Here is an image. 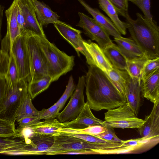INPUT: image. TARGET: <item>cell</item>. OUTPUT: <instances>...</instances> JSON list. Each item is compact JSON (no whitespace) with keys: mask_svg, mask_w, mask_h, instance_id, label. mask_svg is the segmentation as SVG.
Instances as JSON below:
<instances>
[{"mask_svg":"<svg viewBox=\"0 0 159 159\" xmlns=\"http://www.w3.org/2000/svg\"><path fill=\"white\" fill-rule=\"evenodd\" d=\"M85 79L86 102L91 109L108 110L126 103V97L97 67L89 66Z\"/></svg>","mask_w":159,"mask_h":159,"instance_id":"1","label":"cell"},{"mask_svg":"<svg viewBox=\"0 0 159 159\" xmlns=\"http://www.w3.org/2000/svg\"><path fill=\"white\" fill-rule=\"evenodd\" d=\"M134 20L127 14L125 17L126 28L131 38L148 59L159 57V28L147 21L137 13Z\"/></svg>","mask_w":159,"mask_h":159,"instance_id":"2","label":"cell"},{"mask_svg":"<svg viewBox=\"0 0 159 159\" xmlns=\"http://www.w3.org/2000/svg\"><path fill=\"white\" fill-rule=\"evenodd\" d=\"M36 35L46 58L48 75L52 82L56 81L73 69L74 57L68 55L59 50L46 36Z\"/></svg>","mask_w":159,"mask_h":159,"instance_id":"3","label":"cell"},{"mask_svg":"<svg viewBox=\"0 0 159 159\" xmlns=\"http://www.w3.org/2000/svg\"><path fill=\"white\" fill-rule=\"evenodd\" d=\"M54 138L53 143L47 152L46 155L63 154L71 151L102 150L110 148L112 146L111 143H91L63 134H57L54 135Z\"/></svg>","mask_w":159,"mask_h":159,"instance_id":"4","label":"cell"},{"mask_svg":"<svg viewBox=\"0 0 159 159\" xmlns=\"http://www.w3.org/2000/svg\"><path fill=\"white\" fill-rule=\"evenodd\" d=\"M104 115L105 120L102 125L106 127L138 129L144 122L143 120L137 117L127 103L107 110Z\"/></svg>","mask_w":159,"mask_h":159,"instance_id":"5","label":"cell"},{"mask_svg":"<svg viewBox=\"0 0 159 159\" xmlns=\"http://www.w3.org/2000/svg\"><path fill=\"white\" fill-rule=\"evenodd\" d=\"M28 83L20 80L15 86L7 88L3 103L0 108V118L15 124L17 112L26 93Z\"/></svg>","mask_w":159,"mask_h":159,"instance_id":"6","label":"cell"},{"mask_svg":"<svg viewBox=\"0 0 159 159\" xmlns=\"http://www.w3.org/2000/svg\"><path fill=\"white\" fill-rule=\"evenodd\" d=\"M24 32L31 63V81L48 75L46 58L36 35L27 30Z\"/></svg>","mask_w":159,"mask_h":159,"instance_id":"7","label":"cell"},{"mask_svg":"<svg viewBox=\"0 0 159 159\" xmlns=\"http://www.w3.org/2000/svg\"><path fill=\"white\" fill-rule=\"evenodd\" d=\"M12 55L16 61L20 80H23L28 84L32 80V75L30 59L24 31L17 37L13 43Z\"/></svg>","mask_w":159,"mask_h":159,"instance_id":"8","label":"cell"},{"mask_svg":"<svg viewBox=\"0 0 159 159\" xmlns=\"http://www.w3.org/2000/svg\"><path fill=\"white\" fill-rule=\"evenodd\" d=\"M85 86V76L79 77L69 102L63 110L59 112L57 117L60 122L64 123L72 120L80 113L85 103L84 94Z\"/></svg>","mask_w":159,"mask_h":159,"instance_id":"9","label":"cell"},{"mask_svg":"<svg viewBox=\"0 0 159 159\" xmlns=\"http://www.w3.org/2000/svg\"><path fill=\"white\" fill-rule=\"evenodd\" d=\"M78 13L80 20L76 25L82 28L85 34L103 50L113 43L107 31L93 18L82 12Z\"/></svg>","mask_w":159,"mask_h":159,"instance_id":"10","label":"cell"},{"mask_svg":"<svg viewBox=\"0 0 159 159\" xmlns=\"http://www.w3.org/2000/svg\"><path fill=\"white\" fill-rule=\"evenodd\" d=\"M17 2L13 0L10 7L5 11L7 22V29L6 35L2 40L1 49L12 55V49L13 43L20 34L16 19Z\"/></svg>","mask_w":159,"mask_h":159,"instance_id":"11","label":"cell"},{"mask_svg":"<svg viewBox=\"0 0 159 159\" xmlns=\"http://www.w3.org/2000/svg\"><path fill=\"white\" fill-rule=\"evenodd\" d=\"M54 26L60 34L74 48L78 56L80 52L85 57L87 63L90 61V56L83 44L84 40L81 36V31L75 29L65 22L61 21L53 23Z\"/></svg>","mask_w":159,"mask_h":159,"instance_id":"12","label":"cell"},{"mask_svg":"<svg viewBox=\"0 0 159 159\" xmlns=\"http://www.w3.org/2000/svg\"><path fill=\"white\" fill-rule=\"evenodd\" d=\"M159 142V136L123 140L122 145L115 149V153H133L143 152L154 147Z\"/></svg>","mask_w":159,"mask_h":159,"instance_id":"13","label":"cell"},{"mask_svg":"<svg viewBox=\"0 0 159 159\" xmlns=\"http://www.w3.org/2000/svg\"><path fill=\"white\" fill-rule=\"evenodd\" d=\"M16 0L25 19L26 30H29L40 36H46L43 27L37 20L32 0Z\"/></svg>","mask_w":159,"mask_h":159,"instance_id":"14","label":"cell"},{"mask_svg":"<svg viewBox=\"0 0 159 159\" xmlns=\"http://www.w3.org/2000/svg\"><path fill=\"white\" fill-rule=\"evenodd\" d=\"M28 144L25 138L19 134L0 136V153L26 155Z\"/></svg>","mask_w":159,"mask_h":159,"instance_id":"15","label":"cell"},{"mask_svg":"<svg viewBox=\"0 0 159 159\" xmlns=\"http://www.w3.org/2000/svg\"><path fill=\"white\" fill-rule=\"evenodd\" d=\"M29 144L26 155H46L47 152L52 146L54 135H44L33 133L28 138Z\"/></svg>","mask_w":159,"mask_h":159,"instance_id":"16","label":"cell"},{"mask_svg":"<svg viewBox=\"0 0 159 159\" xmlns=\"http://www.w3.org/2000/svg\"><path fill=\"white\" fill-rule=\"evenodd\" d=\"M83 44L85 49L90 56L93 66L99 68L107 74L113 67L99 45L90 40H84Z\"/></svg>","mask_w":159,"mask_h":159,"instance_id":"17","label":"cell"},{"mask_svg":"<svg viewBox=\"0 0 159 159\" xmlns=\"http://www.w3.org/2000/svg\"><path fill=\"white\" fill-rule=\"evenodd\" d=\"M138 129L141 137L159 136V100L154 104L151 113L145 116L143 124Z\"/></svg>","mask_w":159,"mask_h":159,"instance_id":"18","label":"cell"},{"mask_svg":"<svg viewBox=\"0 0 159 159\" xmlns=\"http://www.w3.org/2000/svg\"><path fill=\"white\" fill-rule=\"evenodd\" d=\"M103 122L93 115L86 102L80 113L74 120L63 123L65 128L81 129L93 125H102Z\"/></svg>","mask_w":159,"mask_h":159,"instance_id":"19","label":"cell"},{"mask_svg":"<svg viewBox=\"0 0 159 159\" xmlns=\"http://www.w3.org/2000/svg\"><path fill=\"white\" fill-rule=\"evenodd\" d=\"M141 82L129 76L125 88L126 103L137 116L140 107Z\"/></svg>","mask_w":159,"mask_h":159,"instance_id":"20","label":"cell"},{"mask_svg":"<svg viewBox=\"0 0 159 159\" xmlns=\"http://www.w3.org/2000/svg\"><path fill=\"white\" fill-rule=\"evenodd\" d=\"M93 17V18L114 37L121 36V34L110 19L102 13L98 9L93 8L84 0H77Z\"/></svg>","mask_w":159,"mask_h":159,"instance_id":"21","label":"cell"},{"mask_svg":"<svg viewBox=\"0 0 159 159\" xmlns=\"http://www.w3.org/2000/svg\"><path fill=\"white\" fill-rule=\"evenodd\" d=\"M141 93L153 104L159 100V70L141 82Z\"/></svg>","mask_w":159,"mask_h":159,"instance_id":"22","label":"cell"},{"mask_svg":"<svg viewBox=\"0 0 159 159\" xmlns=\"http://www.w3.org/2000/svg\"><path fill=\"white\" fill-rule=\"evenodd\" d=\"M33 4L37 20L40 25L46 26L49 24L59 22V16L43 2L31 0Z\"/></svg>","mask_w":159,"mask_h":159,"instance_id":"23","label":"cell"},{"mask_svg":"<svg viewBox=\"0 0 159 159\" xmlns=\"http://www.w3.org/2000/svg\"><path fill=\"white\" fill-rule=\"evenodd\" d=\"M114 39L120 51L127 59L143 55V52L132 39L124 37L121 35L114 37Z\"/></svg>","mask_w":159,"mask_h":159,"instance_id":"24","label":"cell"},{"mask_svg":"<svg viewBox=\"0 0 159 159\" xmlns=\"http://www.w3.org/2000/svg\"><path fill=\"white\" fill-rule=\"evenodd\" d=\"M32 133L44 135H54L61 129L65 128L63 123L55 118L39 121L29 127Z\"/></svg>","mask_w":159,"mask_h":159,"instance_id":"25","label":"cell"},{"mask_svg":"<svg viewBox=\"0 0 159 159\" xmlns=\"http://www.w3.org/2000/svg\"><path fill=\"white\" fill-rule=\"evenodd\" d=\"M103 52L113 67L125 70L127 59L123 54L117 45L113 43L106 47Z\"/></svg>","mask_w":159,"mask_h":159,"instance_id":"26","label":"cell"},{"mask_svg":"<svg viewBox=\"0 0 159 159\" xmlns=\"http://www.w3.org/2000/svg\"><path fill=\"white\" fill-rule=\"evenodd\" d=\"M98 1L100 9L108 16L121 34L125 35L127 30L126 22L119 19L118 14L113 5L109 0Z\"/></svg>","mask_w":159,"mask_h":159,"instance_id":"27","label":"cell"},{"mask_svg":"<svg viewBox=\"0 0 159 159\" xmlns=\"http://www.w3.org/2000/svg\"><path fill=\"white\" fill-rule=\"evenodd\" d=\"M107 75L120 91L126 97V86L129 77L126 71L113 67Z\"/></svg>","mask_w":159,"mask_h":159,"instance_id":"28","label":"cell"},{"mask_svg":"<svg viewBox=\"0 0 159 159\" xmlns=\"http://www.w3.org/2000/svg\"><path fill=\"white\" fill-rule=\"evenodd\" d=\"M148 59L146 55L144 54L141 57L127 59L125 70L130 77L141 80L142 70L145 62Z\"/></svg>","mask_w":159,"mask_h":159,"instance_id":"29","label":"cell"},{"mask_svg":"<svg viewBox=\"0 0 159 159\" xmlns=\"http://www.w3.org/2000/svg\"><path fill=\"white\" fill-rule=\"evenodd\" d=\"M52 82V79L49 75L30 82L28 84L27 90L32 99L47 89Z\"/></svg>","mask_w":159,"mask_h":159,"instance_id":"30","label":"cell"},{"mask_svg":"<svg viewBox=\"0 0 159 159\" xmlns=\"http://www.w3.org/2000/svg\"><path fill=\"white\" fill-rule=\"evenodd\" d=\"M32 100L28 92L17 112L16 118L17 121L24 117L39 115V111L34 106Z\"/></svg>","mask_w":159,"mask_h":159,"instance_id":"31","label":"cell"},{"mask_svg":"<svg viewBox=\"0 0 159 159\" xmlns=\"http://www.w3.org/2000/svg\"><path fill=\"white\" fill-rule=\"evenodd\" d=\"M4 77L8 86L10 87L15 86L20 80L16 61L12 55L10 57L8 69Z\"/></svg>","mask_w":159,"mask_h":159,"instance_id":"32","label":"cell"},{"mask_svg":"<svg viewBox=\"0 0 159 159\" xmlns=\"http://www.w3.org/2000/svg\"><path fill=\"white\" fill-rule=\"evenodd\" d=\"M159 70V57L148 59L145 62L142 70L141 80L143 81Z\"/></svg>","mask_w":159,"mask_h":159,"instance_id":"33","label":"cell"},{"mask_svg":"<svg viewBox=\"0 0 159 159\" xmlns=\"http://www.w3.org/2000/svg\"><path fill=\"white\" fill-rule=\"evenodd\" d=\"M136 5L143 13L144 18L151 24L157 25L151 13L150 0H127Z\"/></svg>","mask_w":159,"mask_h":159,"instance_id":"34","label":"cell"},{"mask_svg":"<svg viewBox=\"0 0 159 159\" xmlns=\"http://www.w3.org/2000/svg\"><path fill=\"white\" fill-rule=\"evenodd\" d=\"M75 87L76 86L74 82L73 77L72 75H70L64 92L61 98L56 103L59 106L60 111L62 109L68 99L72 94Z\"/></svg>","mask_w":159,"mask_h":159,"instance_id":"35","label":"cell"},{"mask_svg":"<svg viewBox=\"0 0 159 159\" xmlns=\"http://www.w3.org/2000/svg\"><path fill=\"white\" fill-rule=\"evenodd\" d=\"M18 134L15 124L0 118V136L13 135Z\"/></svg>","mask_w":159,"mask_h":159,"instance_id":"36","label":"cell"},{"mask_svg":"<svg viewBox=\"0 0 159 159\" xmlns=\"http://www.w3.org/2000/svg\"><path fill=\"white\" fill-rule=\"evenodd\" d=\"M60 111L59 106L55 103L48 109L43 108L39 111L38 116L40 120L53 119L57 117Z\"/></svg>","mask_w":159,"mask_h":159,"instance_id":"37","label":"cell"},{"mask_svg":"<svg viewBox=\"0 0 159 159\" xmlns=\"http://www.w3.org/2000/svg\"><path fill=\"white\" fill-rule=\"evenodd\" d=\"M113 5L118 14L125 18L128 13L127 0H109Z\"/></svg>","mask_w":159,"mask_h":159,"instance_id":"38","label":"cell"},{"mask_svg":"<svg viewBox=\"0 0 159 159\" xmlns=\"http://www.w3.org/2000/svg\"><path fill=\"white\" fill-rule=\"evenodd\" d=\"M104 132L96 135L103 139L113 143H122L123 140L119 138L116 134L113 128L106 127Z\"/></svg>","mask_w":159,"mask_h":159,"instance_id":"39","label":"cell"},{"mask_svg":"<svg viewBox=\"0 0 159 159\" xmlns=\"http://www.w3.org/2000/svg\"><path fill=\"white\" fill-rule=\"evenodd\" d=\"M10 60L8 54L1 49L0 51V76H5L8 69Z\"/></svg>","mask_w":159,"mask_h":159,"instance_id":"40","label":"cell"},{"mask_svg":"<svg viewBox=\"0 0 159 159\" xmlns=\"http://www.w3.org/2000/svg\"><path fill=\"white\" fill-rule=\"evenodd\" d=\"M39 116H31L23 117L17 121L18 128L22 129L31 126L40 121Z\"/></svg>","mask_w":159,"mask_h":159,"instance_id":"41","label":"cell"},{"mask_svg":"<svg viewBox=\"0 0 159 159\" xmlns=\"http://www.w3.org/2000/svg\"><path fill=\"white\" fill-rule=\"evenodd\" d=\"M106 129V127L101 125H98L91 126L84 129L77 130L82 133L96 136L104 132Z\"/></svg>","mask_w":159,"mask_h":159,"instance_id":"42","label":"cell"},{"mask_svg":"<svg viewBox=\"0 0 159 159\" xmlns=\"http://www.w3.org/2000/svg\"><path fill=\"white\" fill-rule=\"evenodd\" d=\"M16 19L21 34L26 30L25 23L22 12L18 5H17Z\"/></svg>","mask_w":159,"mask_h":159,"instance_id":"43","label":"cell"},{"mask_svg":"<svg viewBox=\"0 0 159 159\" xmlns=\"http://www.w3.org/2000/svg\"><path fill=\"white\" fill-rule=\"evenodd\" d=\"M7 88V85L4 76H0V108L4 101Z\"/></svg>","mask_w":159,"mask_h":159,"instance_id":"44","label":"cell"},{"mask_svg":"<svg viewBox=\"0 0 159 159\" xmlns=\"http://www.w3.org/2000/svg\"><path fill=\"white\" fill-rule=\"evenodd\" d=\"M4 9V7L2 5H0V39L1 38V29L2 24Z\"/></svg>","mask_w":159,"mask_h":159,"instance_id":"45","label":"cell"},{"mask_svg":"<svg viewBox=\"0 0 159 159\" xmlns=\"http://www.w3.org/2000/svg\"><path fill=\"white\" fill-rule=\"evenodd\" d=\"M1 50V49H0V51Z\"/></svg>","mask_w":159,"mask_h":159,"instance_id":"46","label":"cell"}]
</instances>
